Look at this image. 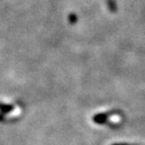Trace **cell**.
Wrapping results in <instances>:
<instances>
[{
  "instance_id": "cell-1",
  "label": "cell",
  "mask_w": 145,
  "mask_h": 145,
  "mask_svg": "<svg viewBox=\"0 0 145 145\" xmlns=\"http://www.w3.org/2000/svg\"><path fill=\"white\" fill-rule=\"evenodd\" d=\"M116 113H119L117 110H111V111L99 113V114H95L93 117H92V121H93L95 123L103 124V123H105L106 121H108L109 117H111V116L116 114Z\"/></svg>"
},
{
  "instance_id": "cell-2",
  "label": "cell",
  "mask_w": 145,
  "mask_h": 145,
  "mask_svg": "<svg viewBox=\"0 0 145 145\" xmlns=\"http://www.w3.org/2000/svg\"><path fill=\"white\" fill-rule=\"evenodd\" d=\"M14 109V106L10 104H2L1 105V115L4 116L5 114L11 112Z\"/></svg>"
},
{
  "instance_id": "cell-3",
  "label": "cell",
  "mask_w": 145,
  "mask_h": 145,
  "mask_svg": "<svg viewBox=\"0 0 145 145\" xmlns=\"http://www.w3.org/2000/svg\"><path fill=\"white\" fill-rule=\"evenodd\" d=\"M111 145H137L134 143H128V142H118V143H113Z\"/></svg>"
}]
</instances>
